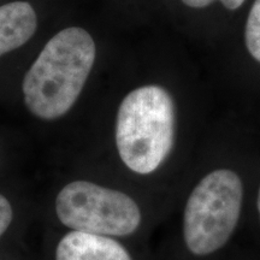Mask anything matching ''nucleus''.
<instances>
[{
    "instance_id": "obj_5",
    "label": "nucleus",
    "mask_w": 260,
    "mask_h": 260,
    "mask_svg": "<svg viewBox=\"0 0 260 260\" xmlns=\"http://www.w3.org/2000/svg\"><path fill=\"white\" fill-rule=\"evenodd\" d=\"M56 260H132L121 243L104 235L83 232L67 234L58 243Z\"/></svg>"
},
{
    "instance_id": "obj_3",
    "label": "nucleus",
    "mask_w": 260,
    "mask_h": 260,
    "mask_svg": "<svg viewBox=\"0 0 260 260\" xmlns=\"http://www.w3.org/2000/svg\"><path fill=\"white\" fill-rule=\"evenodd\" d=\"M243 188L235 171L207 174L191 191L183 216L187 248L198 256L212 254L225 245L241 216Z\"/></svg>"
},
{
    "instance_id": "obj_8",
    "label": "nucleus",
    "mask_w": 260,
    "mask_h": 260,
    "mask_svg": "<svg viewBox=\"0 0 260 260\" xmlns=\"http://www.w3.org/2000/svg\"><path fill=\"white\" fill-rule=\"evenodd\" d=\"M184 5L191 9H204L213 4L214 2H220L228 10H236L243 5L246 0H181Z\"/></svg>"
},
{
    "instance_id": "obj_4",
    "label": "nucleus",
    "mask_w": 260,
    "mask_h": 260,
    "mask_svg": "<svg viewBox=\"0 0 260 260\" xmlns=\"http://www.w3.org/2000/svg\"><path fill=\"white\" fill-rule=\"evenodd\" d=\"M56 212L65 226L104 236L130 235L141 223L132 198L87 181L71 182L59 191Z\"/></svg>"
},
{
    "instance_id": "obj_9",
    "label": "nucleus",
    "mask_w": 260,
    "mask_h": 260,
    "mask_svg": "<svg viewBox=\"0 0 260 260\" xmlns=\"http://www.w3.org/2000/svg\"><path fill=\"white\" fill-rule=\"evenodd\" d=\"M12 217H14V211H12L11 204L5 197L0 194V237L8 230L12 222Z\"/></svg>"
},
{
    "instance_id": "obj_2",
    "label": "nucleus",
    "mask_w": 260,
    "mask_h": 260,
    "mask_svg": "<svg viewBox=\"0 0 260 260\" xmlns=\"http://www.w3.org/2000/svg\"><path fill=\"white\" fill-rule=\"evenodd\" d=\"M176 111L171 94L155 84L126 95L117 113L116 145L130 170L148 175L169 157L175 141Z\"/></svg>"
},
{
    "instance_id": "obj_7",
    "label": "nucleus",
    "mask_w": 260,
    "mask_h": 260,
    "mask_svg": "<svg viewBox=\"0 0 260 260\" xmlns=\"http://www.w3.org/2000/svg\"><path fill=\"white\" fill-rule=\"evenodd\" d=\"M246 47L249 54L260 63V0H254L245 29Z\"/></svg>"
},
{
    "instance_id": "obj_6",
    "label": "nucleus",
    "mask_w": 260,
    "mask_h": 260,
    "mask_svg": "<svg viewBox=\"0 0 260 260\" xmlns=\"http://www.w3.org/2000/svg\"><path fill=\"white\" fill-rule=\"evenodd\" d=\"M37 28V12L28 2L0 6V57L27 44Z\"/></svg>"
},
{
    "instance_id": "obj_10",
    "label": "nucleus",
    "mask_w": 260,
    "mask_h": 260,
    "mask_svg": "<svg viewBox=\"0 0 260 260\" xmlns=\"http://www.w3.org/2000/svg\"><path fill=\"white\" fill-rule=\"evenodd\" d=\"M256 207H258L259 220H260V187H259V190H258V200H256Z\"/></svg>"
},
{
    "instance_id": "obj_1",
    "label": "nucleus",
    "mask_w": 260,
    "mask_h": 260,
    "mask_svg": "<svg viewBox=\"0 0 260 260\" xmlns=\"http://www.w3.org/2000/svg\"><path fill=\"white\" fill-rule=\"evenodd\" d=\"M95 56V42L86 29L69 27L51 38L22 82L31 115L45 121L67 115L88 80Z\"/></svg>"
}]
</instances>
